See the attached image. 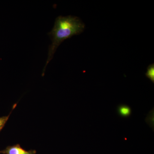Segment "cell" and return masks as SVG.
<instances>
[{
	"mask_svg": "<svg viewBox=\"0 0 154 154\" xmlns=\"http://www.w3.org/2000/svg\"><path fill=\"white\" fill-rule=\"evenodd\" d=\"M85 28V23L80 18L75 16H60L55 19L53 28L48 33L52 43L48 47L47 60L43 69L42 75L59 45L64 40L82 33Z\"/></svg>",
	"mask_w": 154,
	"mask_h": 154,
	"instance_id": "6da1fadb",
	"label": "cell"
},
{
	"mask_svg": "<svg viewBox=\"0 0 154 154\" xmlns=\"http://www.w3.org/2000/svg\"><path fill=\"white\" fill-rule=\"evenodd\" d=\"M0 154H36V151L30 150L26 151L21 147L19 144L8 146L5 149L0 151Z\"/></svg>",
	"mask_w": 154,
	"mask_h": 154,
	"instance_id": "7a4b0ae2",
	"label": "cell"
},
{
	"mask_svg": "<svg viewBox=\"0 0 154 154\" xmlns=\"http://www.w3.org/2000/svg\"><path fill=\"white\" fill-rule=\"evenodd\" d=\"M117 112L119 116L122 117H128L131 115V108L128 105H120L117 107Z\"/></svg>",
	"mask_w": 154,
	"mask_h": 154,
	"instance_id": "3957f363",
	"label": "cell"
},
{
	"mask_svg": "<svg viewBox=\"0 0 154 154\" xmlns=\"http://www.w3.org/2000/svg\"><path fill=\"white\" fill-rule=\"evenodd\" d=\"M146 76L154 83V64L152 63L148 66L147 72L145 74Z\"/></svg>",
	"mask_w": 154,
	"mask_h": 154,
	"instance_id": "277c9868",
	"label": "cell"
},
{
	"mask_svg": "<svg viewBox=\"0 0 154 154\" xmlns=\"http://www.w3.org/2000/svg\"><path fill=\"white\" fill-rule=\"evenodd\" d=\"M9 116H10V115L8 116H4L0 117V131H1L3 127L5 126L6 122L8 120Z\"/></svg>",
	"mask_w": 154,
	"mask_h": 154,
	"instance_id": "5b68a950",
	"label": "cell"
}]
</instances>
